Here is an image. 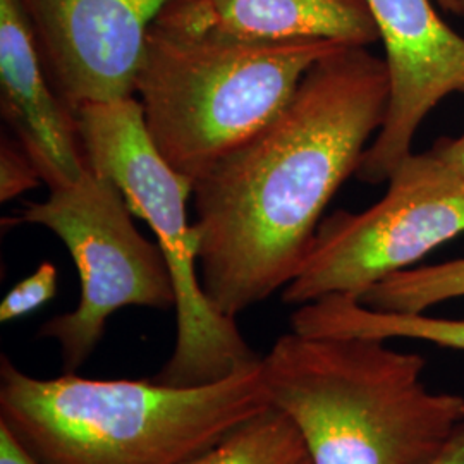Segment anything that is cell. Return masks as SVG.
I'll list each match as a JSON object with an SVG mask.
<instances>
[{"label": "cell", "mask_w": 464, "mask_h": 464, "mask_svg": "<svg viewBox=\"0 0 464 464\" xmlns=\"http://www.w3.org/2000/svg\"><path fill=\"white\" fill-rule=\"evenodd\" d=\"M391 99L385 59L339 47L287 105L193 184L199 277L237 318L298 276L334 195L356 174Z\"/></svg>", "instance_id": "1"}, {"label": "cell", "mask_w": 464, "mask_h": 464, "mask_svg": "<svg viewBox=\"0 0 464 464\" xmlns=\"http://www.w3.org/2000/svg\"><path fill=\"white\" fill-rule=\"evenodd\" d=\"M260 363L179 387L67 372L38 379L4 354L0 425L42 464H188L270 406Z\"/></svg>", "instance_id": "2"}, {"label": "cell", "mask_w": 464, "mask_h": 464, "mask_svg": "<svg viewBox=\"0 0 464 464\" xmlns=\"http://www.w3.org/2000/svg\"><path fill=\"white\" fill-rule=\"evenodd\" d=\"M418 353L368 337L281 335L262 356L270 406L314 464H431L464 425V398L431 392Z\"/></svg>", "instance_id": "3"}, {"label": "cell", "mask_w": 464, "mask_h": 464, "mask_svg": "<svg viewBox=\"0 0 464 464\" xmlns=\"http://www.w3.org/2000/svg\"><path fill=\"white\" fill-rule=\"evenodd\" d=\"M341 45L251 42L220 32L191 0L169 4L150 28L134 95L150 140L193 184L266 128L304 74Z\"/></svg>", "instance_id": "4"}, {"label": "cell", "mask_w": 464, "mask_h": 464, "mask_svg": "<svg viewBox=\"0 0 464 464\" xmlns=\"http://www.w3.org/2000/svg\"><path fill=\"white\" fill-rule=\"evenodd\" d=\"M86 164L121 189L134 216L157 236L176 295V343L153 377L169 385H207L262 362L207 296L198 266V237L188 218L193 181L167 164L150 140L136 97L86 103L76 111Z\"/></svg>", "instance_id": "5"}, {"label": "cell", "mask_w": 464, "mask_h": 464, "mask_svg": "<svg viewBox=\"0 0 464 464\" xmlns=\"http://www.w3.org/2000/svg\"><path fill=\"white\" fill-rule=\"evenodd\" d=\"M131 214L116 184L88 167L80 181L50 189L49 198L28 205L16 220L53 232L80 276L78 306L50 318L38 332L57 343L67 373L86 363L119 310H174L166 258L136 229Z\"/></svg>", "instance_id": "6"}, {"label": "cell", "mask_w": 464, "mask_h": 464, "mask_svg": "<svg viewBox=\"0 0 464 464\" xmlns=\"http://www.w3.org/2000/svg\"><path fill=\"white\" fill-rule=\"evenodd\" d=\"M387 181V193L370 208L322 220L298 276L282 291L284 303L360 299L463 234L464 179L433 150L410 153Z\"/></svg>", "instance_id": "7"}, {"label": "cell", "mask_w": 464, "mask_h": 464, "mask_svg": "<svg viewBox=\"0 0 464 464\" xmlns=\"http://www.w3.org/2000/svg\"><path fill=\"white\" fill-rule=\"evenodd\" d=\"M365 2L385 49L391 99L356 176L379 184L413 153V140L431 111L449 95L464 93V34L439 16L435 0Z\"/></svg>", "instance_id": "8"}, {"label": "cell", "mask_w": 464, "mask_h": 464, "mask_svg": "<svg viewBox=\"0 0 464 464\" xmlns=\"http://www.w3.org/2000/svg\"><path fill=\"white\" fill-rule=\"evenodd\" d=\"M176 0H23L50 82L76 112L134 97L150 28Z\"/></svg>", "instance_id": "9"}, {"label": "cell", "mask_w": 464, "mask_h": 464, "mask_svg": "<svg viewBox=\"0 0 464 464\" xmlns=\"http://www.w3.org/2000/svg\"><path fill=\"white\" fill-rule=\"evenodd\" d=\"M2 116L49 189L88 170L76 112L50 82L23 0H0Z\"/></svg>", "instance_id": "10"}, {"label": "cell", "mask_w": 464, "mask_h": 464, "mask_svg": "<svg viewBox=\"0 0 464 464\" xmlns=\"http://www.w3.org/2000/svg\"><path fill=\"white\" fill-rule=\"evenodd\" d=\"M224 34L251 42L329 40L348 47L381 42L365 0H191Z\"/></svg>", "instance_id": "11"}, {"label": "cell", "mask_w": 464, "mask_h": 464, "mask_svg": "<svg viewBox=\"0 0 464 464\" xmlns=\"http://www.w3.org/2000/svg\"><path fill=\"white\" fill-rule=\"evenodd\" d=\"M291 331L304 335L413 339L440 348L464 351V318L427 314H391L368 308L358 298L334 295L299 304L291 315Z\"/></svg>", "instance_id": "12"}, {"label": "cell", "mask_w": 464, "mask_h": 464, "mask_svg": "<svg viewBox=\"0 0 464 464\" xmlns=\"http://www.w3.org/2000/svg\"><path fill=\"white\" fill-rule=\"evenodd\" d=\"M188 464H314V461L289 416L268 406Z\"/></svg>", "instance_id": "13"}, {"label": "cell", "mask_w": 464, "mask_h": 464, "mask_svg": "<svg viewBox=\"0 0 464 464\" xmlns=\"http://www.w3.org/2000/svg\"><path fill=\"white\" fill-rule=\"evenodd\" d=\"M456 298H464V258L392 274L368 289L360 301L381 312L425 314Z\"/></svg>", "instance_id": "14"}, {"label": "cell", "mask_w": 464, "mask_h": 464, "mask_svg": "<svg viewBox=\"0 0 464 464\" xmlns=\"http://www.w3.org/2000/svg\"><path fill=\"white\" fill-rule=\"evenodd\" d=\"M57 266L42 262L32 276L17 282L0 303V322L9 324L21 316L30 315L57 295Z\"/></svg>", "instance_id": "15"}, {"label": "cell", "mask_w": 464, "mask_h": 464, "mask_svg": "<svg viewBox=\"0 0 464 464\" xmlns=\"http://www.w3.org/2000/svg\"><path fill=\"white\" fill-rule=\"evenodd\" d=\"M44 183L38 169L17 140L2 138L0 145V199L17 198Z\"/></svg>", "instance_id": "16"}, {"label": "cell", "mask_w": 464, "mask_h": 464, "mask_svg": "<svg viewBox=\"0 0 464 464\" xmlns=\"http://www.w3.org/2000/svg\"><path fill=\"white\" fill-rule=\"evenodd\" d=\"M0 464H42L23 448L14 435L0 425Z\"/></svg>", "instance_id": "17"}, {"label": "cell", "mask_w": 464, "mask_h": 464, "mask_svg": "<svg viewBox=\"0 0 464 464\" xmlns=\"http://www.w3.org/2000/svg\"><path fill=\"white\" fill-rule=\"evenodd\" d=\"M431 150L464 179V133L459 138H440Z\"/></svg>", "instance_id": "18"}, {"label": "cell", "mask_w": 464, "mask_h": 464, "mask_svg": "<svg viewBox=\"0 0 464 464\" xmlns=\"http://www.w3.org/2000/svg\"><path fill=\"white\" fill-rule=\"evenodd\" d=\"M431 464H464V425Z\"/></svg>", "instance_id": "19"}, {"label": "cell", "mask_w": 464, "mask_h": 464, "mask_svg": "<svg viewBox=\"0 0 464 464\" xmlns=\"http://www.w3.org/2000/svg\"><path fill=\"white\" fill-rule=\"evenodd\" d=\"M446 13L464 17V0H435Z\"/></svg>", "instance_id": "20"}]
</instances>
